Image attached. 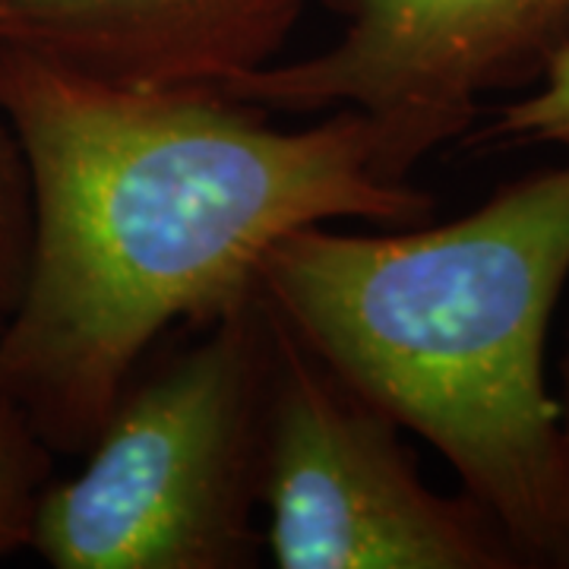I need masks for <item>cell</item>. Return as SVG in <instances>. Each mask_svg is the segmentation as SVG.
<instances>
[{
	"label": "cell",
	"mask_w": 569,
	"mask_h": 569,
	"mask_svg": "<svg viewBox=\"0 0 569 569\" xmlns=\"http://www.w3.org/2000/svg\"><path fill=\"white\" fill-rule=\"evenodd\" d=\"M32 241L29 178L20 142L0 108V310L10 313L20 298Z\"/></svg>",
	"instance_id": "ba28073f"
},
{
	"label": "cell",
	"mask_w": 569,
	"mask_h": 569,
	"mask_svg": "<svg viewBox=\"0 0 569 569\" xmlns=\"http://www.w3.org/2000/svg\"><path fill=\"white\" fill-rule=\"evenodd\" d=\"M569 276V164L500 187L447 224L298 228L257 298L320 365L456 468L526 567L569 569L560 402L545 380Z\"/></svg>",
	"instance_id": "7a4b0ae2"
},
{
	"label": "cell",
	"mask_w": 569,
	"mask_h": 569,
	"mask_svg": "<svg viewBox=\"0 0 569 569\" xmlns=\"http://www.w3.org/2000/svg\"><path fill=\"white\" fill-rule=\"evenodd\" d=\"M3 7H7V0H0V17H3Z\"/></svg>",
	"instance_id": "8fae6325"
},
{
	"label": "cell",
	"mask_w": 569,
	"mask_h": 569,
	"mask_svg": "<svg viewBox=\"0 0 569 569\" xmlns=\"http://www.w3.org/2000/svg\"><path fill=\"white\" fill-rule=\"evenodd\" d=\"M272 326L260 509L276 567H526L488 509L427 488L396 421Z\"/></svg>",
	"instance_id": "277c9868"
},
{
	"label": "cell",
	"mask_w": 569,
	"mask_h": 569,
	"mask_svg": "<svg viewBox=\"0 0 569 569\" xmlns=\"http://www.w3.org/2000/svg\"><path fill=\"white\" fill-rule=\"evenodd\" d=\"M272 351L276 326L253 295L137 370L80 475L44 490L29 550L54 569L257 567Z\"/></svg>",
	"instance_id": "3957f363"
},
{
	"label": "cell",
	"mask_w": 569,
	"mask_h": 569,
	"mask_svg": "<svg viewBox=\"0 0 569 569\" xmlns=\"http://www.w3.org/2000/svg\"><path fill=\"white\" fill-rule=\"evenodd\" d=\"M488 140L557 142L569 149V41L545 63L541 89L500 111Z\"/></svg>",
	"instance_id": "9c48e42d"
},
{
	"label": "cell",
	"mask_w": 569,
	"mask_h": 569,
	"mask_svg": "<svg viewBox=\"0 0 569 569\" xmlns=\"http://www.w3.org/2000/svg\"><path fill=\"white\" fill-rule=\"evenodd\" d=\"M563 396H560V433H563V456H567V471H569V339H567V355H563Z\"/></svg>",
	"instance_id": "30bf717a"
},
{
	"label": "cell",
	"mask_w": 569,
	"mask_h": 569,
	"mask_svg": "<svg viewBox=\"0 0 569 569\" xmlns=\"http://www.w3.org/2000/svg\"><path fill=\"white\" fill-rule=\"evenodd\" d=\"M346 17L336 44L222 86L263 111L358 108L380 133L389 178L408 181L466 133L478 99L541 77L569 41V0H326Z\"/></svg>",
	"instance_id": "5b68a950"
},
{
	"label": "cell",
	"mask_w": 569,
	"mask_h": 569,
	"mask_svg": "<svg viewBox=\"0 0 569 569\" xmlns=\"http://www.w3.org/2000/svg\"><path fill=\"white\" fill-rule=\"evenodd\" d=\"M32 241L0 323V402L54 456H82L171 326L257 295L266 250L310 224H421L433 197L389 178L358 108L284 130L219 89H142L0 41Z\"/></svg>",
	"instance_id": "6da1fadb"
},
{
	"label": "cell",
	"mask_w": 569,
	"mask_h": 569,
	"mask_svg": "<svg viewBox=\"0 0 569 569\" xmlns=\"http://www.w3.org/2000/svg\"><path fill=\"white\" fill-rule=\"evenodd\" d=\"M307 0H7L0 41L142 89H222L279 61Z\"/></svg>",
	"instance_id": "8992f818"
},
{
	"label": "cell",
	"mask_w": 569,
	"mask_h": 569,
	"mask_svg": "<svg viewBox=\"0 0 569 569\" xmlns=\"http://www.w3.org/2000/svg\"><path fill=\"white\" fill-rule=\"evenodd\" d=\"M0 310V323H3ZM54 481V449L20 408L0 402V560L32 545L41 497Z\"/></svg>",
	"instance_id": "52a82bcc"
}]
</instances>
